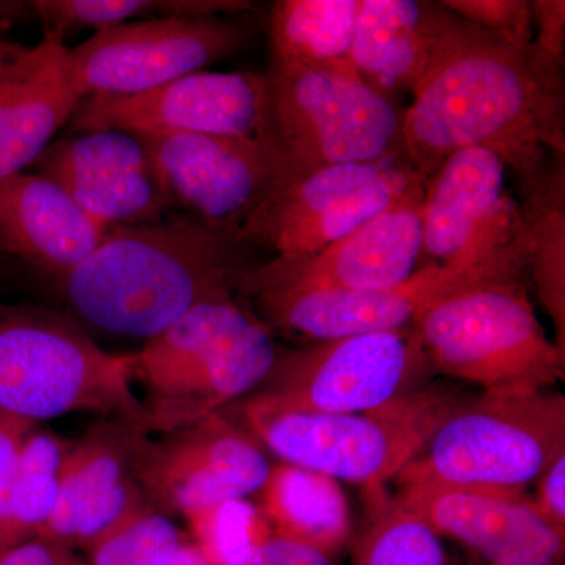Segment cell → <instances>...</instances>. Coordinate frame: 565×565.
Masks as SVG:
<instances>
[{
	"label": "cell",
	"instance_id": "cell-7",
	"mask_svg": "<svg viewBox=\"0 0 565 565\" xmlns=\"http://www.w3.org/2000/svg\"><path fill=\"white\" fill-rule=\"evenodd\" d=\"M264 76L258 140L274 158L280 188L326 167L405 156L404 110L359 77L273 62Z\"/></svg>",
	"mask_w": 565,
	"mask_h": 565
},
{
	"label": "cell",
	"instance_id": "cell-2",
	"mask_svg": "<svg viewBox=\"0 0 565 565\" xmlns=\"http://www.w3.org/2000/svg\"><path fill=\"white\" fill-rule=\"evenodd\" d=\"M248 247L188 214L167 215L110 226L96 250L55 282L88 326L147 341L199 305L234 297L253 266Z\"/></svg>",
	"mask_w": 565,
	"mask_h": 565
},
{
	"label": "cell",
	"instance_id": "cell-26",
	"mask_svg": "<svg viewBox=\"0 0 565 565\" xmlns=\"http://www.w3.org/2000/svg\"><path fill=\"white\" fill-rule=\"evenodd\" d=\"M526 226V273L565 353V159H555L544 178L522 193Z\"/></svg>",
	"mask_w": 565,
	"mask_h": 565
},
{
	"label": "cell",
	"instance_id": "cell-31",
	"mask_svg": "<svg viewBox=\"0 0 565 565\" xmlns=\"http://www.w3.org/2000/svg\"><path fill=\"white\" fill-rule=\"evenodd\" d=\"M191 541L211 565H233L274 534L262 509L234 498L184 515Z\"/></svg>",
	"mask_w": 565,
	"mask_h": 565
},
{
	"label": "cell",
	"instance_id": "cell-33",
	"mask_svg": "<svg viewBox=\"0 0 565 565\" xmlns=\"http://www.w3.org/2000/svg\"><path fill=\"white\" fill-rule=\"evenodd\" d=\"M441 3L482 31L516 44L533 43L534 18L530 0H441Z\"/></svg>",
	"mask_w": 565,
	"mask_h": 565
},
{
	"label": "cell",
	"instance_id": "cell-34",
	"mask_svg": "<svg viewBox=\"0 0 565 565\" xmlns=\"http://www.w3.org/2000/svg\"><path fill=\"white\" fill-rule=\"evenodd\" d=\"M36 426L0 415V552L13 546V494L22 445Z\"/></svg>",
	"mask_w": 565,
	"mask_h": 565
},
{
	"label": "cell",
	"instance_id": "cell-21",
	"mask_svg": "<svg viewBox=\"0 0 565 565\" xmlns=\"http://www.w3.org/2000/svg\"><path fill=\"white\" fill-rule=\"evenodd\" d=\"M429 55L426 0H360L351 63L371 90L394 103L412 95Z\"/></svg>",
	"mask_w": 565,
	"mask_h": 565
},
{
	"label": "cell",
	"instance_id": "cell-14",
	"mask_svg": "<svg viewBox=\"0 0 565 565\" xmlns=\"http://www.w3.org/2000/svg\"><path fill=\"white\" fill-rule=\"evenodd\" d=\"M264 74L199 71L132 96L82 98L73 131L114 129L134 136L206 134L258 139L266 115Z\"/></svg>",
	"mask_w": 565,
	"mask_h": 565
},
{
	"label": "cell",
	"instance_id": "cell-5",
	"mask_svg": "<svg viewBox=\"0 0 565 565\" xmlns=\"http://www.w3.org/2000/svg\"><path fill=\"white\" fill-rule=\"evenodd\" d=\"M462 396L429 385L362 414H311L252 393L239 424L280 462L362 486L375 498L423 451Z\"/></svg>",
	"mask_w": 565,
	"mask_h": 565
},
{
	"label": "cell",
	"instance_id": "cell-27",
	"mask_svg": "<svg viewBox=\"0 0 565 565\" xmlns=\"http://www.w3.org/2000/svg\"><path fill=\"white\" fill-rule=\"evenodd\" d=\"M29 6L43 39L62 43L85 29L102 32L156 18L244 17L255 9L247 0H33Z\"/></svg>",
	"mask_w": 565,
	"mask_h": 565
},
{
	"label": "cell",
	"instance_id": "cell-35",
	"mask_svg": "<svg viewBox=\"0 0 565 565\" xmlns=\"http://www.w3.org/2000/svg\"><path fill=\"white\" fill-rule=\"evenodd\" d=\"M533 46L539 57L557 71L565 68V2L534 0Z\"/></svg>",
	"mask_w": 565,
	"mask_h": 565
},
{
	"label": "cell",
	"instance_id": "cell-4",
	"mask_svg": "<svg viewBox=\"0 0 565 565\" xmlns=\"http://www.w3.org/2000/svg\"><path fill=\"white\" fill-rule=\"evenodd\" d=\"M278 352L274 330L236 297L193 308L137 352L150 433H173L248 396Z\"/></svg>",
	"mask_w": 565,
	"mask_h": 565
},
{
	"label": "cell",
	"instance_id": "cell-15",
	"mask_svg": "<svg viewBox=\"0 0 565 565\" xmlns=\"http://www.w3.org/2000/svg\"><path fill=\"white\" fill-rule=\"evenodd\" d=\"M137 137L150 151L174 207L217 232L241 237L253 212L280 188L274 158L258 139L206 134Z\"/></svg>",
	"mask_w": 565,
	"mask_h": 565
},
{
	"label": "cell",
	"instance_id": "cell-29",
	"mask_svg": "<svg viewBox=\"0 0 565 565\" xmlns=\"http://www.w3.org/2000/svg\"><path fill=\"white\" fill-rule=\"evenodd\" d=\"M71 445L73 440L39 426L25 438L14 484L13 546L40 537L50 522Z\"/></svg>",
	"mask_w": 565,
	"mask_h": 565
},
{
	"label": "cell",
	"instance_id": "cell-32",
	"mask_svg": "<svg viewBox=\"0 0 565 565\" xmlns=\"http://www.w3.org/2000/svg\"><path fill=\"white\" fill-rule=\"evenodd\" d=\"M185 535L150 505L87 550V565H166Z\"/></svg>",
	"mask_w": 565,
	"mask_h": 565
},
{
	"label": "cell",
	"instance_id": "cell-18",
	"mask_svg": "<svg viewBox=\"0 0 565 565\" xmlns=\"http://www.w3.org/2000/svg\"><path fill=\"white\" fill-rule=\"evenodd\" d=\"M394 500L481 564L564 565L565 535L539 515L525 492L403 487Z\"/></svg>",
	"mask_w": 565,
	"mask_h": 565
},
{
	"label": "cell",
	"instance_id": "cell-16",
	"mask_svg": "<svg viewBox=\"0 0 565 565\" xmlns=\"http://www.w3.org/2000/svg\"><path fill=\"white\" fill-rule=\"evenodd\" d=\"M526 274L500 269L457 270L423 266L407 281L373 291L263 292L250 296L255 313L273 330L303 340H334L353 334L412 327L433 305L479 282L516 280Z\"/></svg>",
	"mask_w": 565,
	"mask_h": 565
},
{
	"label": "cell",
	"instance_id": "cell-11",
	"mask_svg": "<svg viewBox=\"0 0 565 565\" xmlns=\"http://www.w3.org/2000/svg\"><path fill=\"white\" fill-rule=\"evenodd\" d=\"M255 32L243 17L126 22L68 47L71 77L81 98L140 95L232 57Z\"/></svg>",
	"mask_w": 565,
	"mask_h": 565
},
{
	"label": "cell",
	"instance_id": "cell-40",
	"mask_svg": "<svg viewBox=\"0 0 565 565\" xmlns=\"http://www.w3.org/2000/svg\"><path fill=\"white\" fill-rule=\"evenodd\" d=\"M166 565H211L191 539H185Z\"/></svg>",
	"mask_w": 565,
	"mask_h": 565
},
{
	"label": "cell",
	"instance_id": "cell-41",
	"mask_svg": "<svg viewBox=\"0 0 565 565\" xmlns=\"http://www.w3.org/2000/svg\"><path fill=\"white\" fill-rule=\"evenodd\" d=\"M18 44L9 43V41L0 40V66L9 61L10 55L17 51Z\"/></svg>",
	"mask_w": 565,
	"mask_h": 565
},
{
	"label": "cell",
	"instance_id": "cell-30",
	"mask_svg": "<svg viewBox=\"0 0 565 565\" xmlns=\"http://www.w3.org/2000/svg\"><path fill=\"white\" fill-rule=\"evenodd\" d=\"M351 565H449L444 542L396 500H375L374 514L352 542Z\"/></svg>",
	"mask_w": 565,
	"mask_h": 565
},
{
	"label": "cell",
	"instance_id": "cell-3",
	"mask_svg": "<svg viewBox=\"0 0 565 565\" xmlns=\"http://www.w3.org/2000/svg\"><path fill=\"white\" fill-rule=\"evenodd\" d=\"M136 367L137 353L104 351L73 316L0 305V415L39 426L87 412L150 434Z\"/></svg>",
	"mask_w": 565,
	"mask_h": 565
},
{
	"label": "cell",
	"instance_id": "cell-37",
	"mask_svg": "<svg viewBox=\"0 0 565 565\" xmlns=\"http://www.w3.org/2000/svg\"><path fill=\"white\" fill-rule=\"evenodd\" d=\"M535 484L537 490L531 500L535 511L557 533L565 535V452L550 463Z\"/></svg>",
	"mask_w": 565,
	"mask_h": 565
},
{
	"label": "cell",
	"instance_id": "cell-12",
	"mask_svg": "<svg viewBox=\"0 0 565 565\" xmlns=\"http://www.w3.org/2000/svg\"><path fill=\"white\" fill-rule=\"evenodd\" d=\"M131 468L150 503L162 514H191L234 498L258 494L273 463L263 446L223 412L161 434L136 433Z\"/></svg>",
	"mask_w": 565,
	"mask_h": 565
},
{
	"label": "cell",
	"instance_id": "cell-17",
	"mask_svg": "<svg viewBox=\"0 0 565 565\" xmlns=\"http://www.w3.org/2000/svg\"><path fill=\"white\" fill-rule=\"evenodd\" d=\"M33 169L106 226L162 221L174 204L143 141L104 129L52 141Z\"/></svg>",
	"mask_w": 565,
	"mask_h": 565
},
{
	"label": "cell",
	"instance_id": "cell-9",
	"mask_svg": "<svg viewBox=\"0 0 565 565\" xmlns=\"http://www.w3.org/2000/svg\"><path fill=\"white\" fill-rule=\"evenodd\" d=\"M434 375L414 327H405L280 349L253 393L292 411L362 414L426 388Z\"/></svg>",
	"mask_w": 565,
	"mask_h": 565
},
{
	"label": "cell",
	"instance_id": "cell-23",
	"mask_svg": "<svg viewBox=\"0 0 565 565\" xmlns=\"http://www.w3.org/2000/svg\"><path fill=\"white\" fill-rule=\"evenodd\" d=\"M136 433L139 430L104 419L73 441L63 463L57 503L40 537L74 550V535L82 514L102 500L110 487L131 473V445Z\"/></svg>",
	"mask_w": 565,
	"mask_h": 565
},
{
	"label": "cell",
	"instance_id": "cell-22",
	"mask_svg": "<svg viewBox=\"0 0 565 565\" xmlns=\"http://www.w3.org/2000/svg\"><path fill=\"white\" fill-rule=\"evenodd\" d=\"M258 497L259 509L275 534L303 542L330 556L351 544V511L337 479L278 462L270 468Z\"/></svg>",
	"mask_w": 565,
	"mask_h": 565
},
{
	"label": "cell",
	"instance_id": "cell-24",
	"mask_svg": "<svg viewBox=\"0 0 565 565\" xmlns=\"http://www.w3.org/2000/svg\"><path fill=\"white\" fill-rule=\"evenodd\" d=\"M359 11L360 0H278L270 10V62L355 76Z\"/></svg>",
	"mask_w": 565,
	"mask_h": 565
},
{
	"label": "cell",
	"instance_id": "cell-39",
	"mask_svg": "<svg viewBox=\"0 0 565 565\" xmlns=\"http://www.w3.org/2000/svg\"><path fill=\"white\" fill-rule=\"evenodd\" d=\"M32 18L31 6L21 0H0V31L11 28L14 22Z\"/></svg>",
	"mask_w": 565,
	"mask_h": 565
},
{
	"label": "cell",
	"instance_id": "cell-1",
	"mask_svg": "<svg viewBox=\"0 0 565 565\" xmlns=\"http://www.w3.org/2000/svg\"><path fill=\"white\" fill-rule=\"evenodd\" d=\"M430 55L404 109V150L426 180L457 151L482 148L526 192L565 159L564 71L531 44L482 31L426 0Z\"/></svg>",
	"mask_w": 565,
	"mask_h": 565
},
{
	"label": "cell",
	"instance_id": "cell-36",
	"mask_svg": "<svg viewBox=\"0 0 565 565\" xmlns=\"http://www.w3.org/2000/svg\"><path fill=\"white\" fill-rule=\"evenodd\" d=\"M233 565H337L333 556L315 546L273 534Z\"/></svg>",
	"mask_w": 565,
	"mask_h": 565
},
{
	"label": "cell",
	"instance_id": "cell-8",
	"mask_svg": "<svg viewBox=\"0 0 565 565\" xmlns=\"http://www.w3.org/2000/svg\"><path fill=\"white\" fill-rule=\"evenodd\" d=\"M412 327L434 374L484 390H546L564 381L565 353L539 322L527 278L451 294Z\"/></svg>",
	"mask_w": 565,
	"mask_h": 565
},
{
	"label": "cell",
	"instance_id": "cell-13",
	"mask_svg": "<svg viewBox=\"0 0 565 565\" xmlns=\"http://www.w3.org/2000/svg\"><path fill=\"white\" fill-rule=\"evenodd\" d=\"M427 182V181H426ZM424 184L384 214L307 255L275 256L245 270L237 292L373 291L407 281L423 267Z\"/></svg>",
	"mask_w": 565,
	"mask_h": 565
},
{
	"label": "cell",
	"instance_id": "cell-10",
	"mask_svg": "<svg viewBox=\"0 0 565 565\" xmlns=\"http://www.w3.org/2000/svg\"><path fill=\"white\" fill-rule=\"evenodd\" d=\"M505 173L504 162L482 148L441 163L424 189L423 266L527 275L525 218Z\"/></svg>",
	"mask_w": 565,
	"mask_h": 565
},
{
	"label": "cell",
	"instance_id": "cell-6",
	"mask_svg": "<svg viewBox=\"0 0 565 565\" xmlns=\"http://www.w3.org/2000/svg\"><path fill=\"white\" fill-rule=\"evenodd\" d=\"M565 452V397L546 390H484L460 401L414 462L403 487L525 492Z\"/></svg>",
	"mask_w": 565,
	"mask_h": 565
},
{
	"label": "cell",
	"instance_id": "cell-38",
	"mask_svg": "<svg viewBox=\"0 0 565 565\" xmlns=\"http://www.w3.org/2000/svg\"><path fill=\"white\" fill-rule=\"evenodd\" d=\"M0 565H87L73 548L35 537L0 552Z\"/></svg>",
	"mask_w": 565,
	"mask_h": 565
},
{
	"label": "cell",
	"instance_id": "cell-25",
	"mask_svg": "<svg viewBox=\"0 0 565 565\" xmlns=\"http://www.w3.org/2000/svg\"><path fill=\"white\" fill-rule=\"evenodd\" d=\"M407 156L373 162L340 163L289 182L277 189L245 222L241 237L250 247L281 250L294 234L321 217L334 202L374 180Z\"/></svg>",
	"mask_w": 565,
	"mask_h": 565
},
{
	"label": "cell",
	"instance_id": "cell-28",
	"mask_svg": "<svg viewBox=\"0 0 565 565\" xmlns=\"http://www.w3.org/2000/svg\"><path fill=\"white\" fill-rule=\"evenodd\" d=\"M426 181L408 159L394 163L374 180L345 193L321 217L294 234L277 256L307 255L321 250L374 221L393 204L401 202L408 192L414 191L416 185Z\"/></svg>",
	"mask_w": 565,
	"mask_h": 565
},
{
	"label": "cell",
	"instance_id": "cell-20",
	"mask_svg": "<svg viewBox=\"0 0 565 565\" xmlns=\"http://www.w3.org/2000/svg\"><path fill=\"white\" fill-rule=\"evenodd\" d=\"M110 226L96 221L47 178L0 180V253L57 278L96 250Z\"/></svg>",
	"mask_w": 565,
	"mask_h": 565
},
{
	"label": "cell",
	"instance_id": "cell-19",
	"mask_svg": "<svg viewBox=\"0 0 565 565\" xmlns=\"http://www.w3.org/2000/svg\"><path fill=\"white\" fill-rule=\"evenodd\" d=\"M81 99L65 43L18 44L0 66V180L32 167Z\"/></svg>",
	"mask_w": 565,
	"mask_h": 565
}]
</instances>
